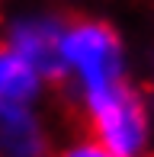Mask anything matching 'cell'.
<instances>
[{"mask_svg":"<svg viewBox=\"0 0 154 157\" xmlns=\"http://www.w3.org/2000/svg\"><path fill=\"white\" fill-rule=\"evenodd\" d=\"M90 109L96 144H103L116 157H138L148 141V116H144L141 99L132 93L122 80L109 83L103 90L83 93Z\"/></svg>","mask_w":154,"mask_h":157,"instance_id":"cell-1","label":"cell"},{"mask_svg":"<svg viewBox=\"0 0 154 157\" xmlns=\"http://www.w3.org/2000/svg\"><path fill=\"white\" fill-rule=\"evenodd\" d=\"M61 71H71L83 93L122 80V48L113 29L100 23H77L61 29Z\"/></svg>","mask_w":154,"mask_h":157,"instance_id":"cell-2","label":"cell"},{"mask_svg":"<svg viewBox=\"0 0 154 157\" xmlns=\"http://www.w3.org/2000/svg\"><path fill=\"white\" fill-rule=\"evenodd\" d=\"M10 48L19 52L42 77L64 74L61 71V26L52 19H29L13 29Z\"/></svg>","mask_w":154,"mask_h":157,"instance_id":"cell-3","label":"cell"},{"mask_svg":"<svg viewBox=\"0 0 154 157\" xmlns=\"http://www.w3.org/2000/svg\"><path fill=\"white\" fill-rule=\"evenodd\" d=\"M42 74L13 48L0 52V109H26L39 96Z\"/></svg>","mask_w":154,"mask_h":157,"instance_id":"cell-4","label":"cell"},{"mask_svg":"<svg viewBox=\"0 0 154 157\" xmlns=\"http://www.w3.org/2000/svg\"><path fill=\"white\" fill-rule=\"evenodd\" d=\"M42 132L36 116L26 109H0V157H36Z\"/></svg>","mask_w":154,"mask_h":157,"instance_id":"cell-5","label":"cell"},{"mask_svg":"<svg viewBox=\"0 0 154 157\" xmlns=\"http://www.w3.org/2000/svg\"><path fill=\"white\" fill-rule=\"evenodd\" d=\"M67 157H116V154H109L103 144H96V141H87V144H77L67 151Z\"/></svg>","mask_w":154,"mask_h":157,"instance_id":"cell-6","label":"cell"}]
</instances>
